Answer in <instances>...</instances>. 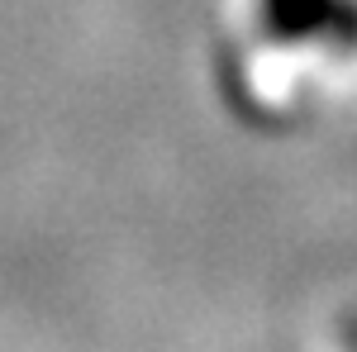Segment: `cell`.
Listing matches in <instances>:
<instances>
[{
	"instance_id": "cell-1",
	"label": "cell",
	"mask_w": 357,
	"mask_h": 352,
	"mask_svg": "<svg viewBox=\"0 0 357 352\" xmlns=\"http://www.w3.org/2000/svg\"><path fill=\"white\" fill-rule=\"evenodd\" d=\"M215 67L252 129H305L357 67V0H229Z\"/></svg>"
}]
</instances>
